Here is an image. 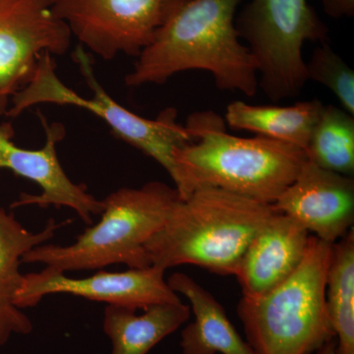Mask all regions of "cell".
<instances>
[{"label": "cell", "mask_w": 354, "mask_h": 354, "mask_svg": "<svg viewBox=\"0 0 354 354\" xmlns=\"http://www.w3.org/2000/svg\"><path fill=\"white\" fill-rule=\"evenodd\" d=\"M272 204L218 188H200L181 200L147 242L151 265L162 270L195 265L235 276L247 247L277 213Z\"/></svg>", "instance_id": "obj_3"}, {"label": "cell", "mask_w": 354, "mask_h": 354, "mask_svg": "<svg viewBox=\"0 0 354 354\" xmlns=\"http://www.w3.org/2000/svg\"><path fill=\"white\" fill-rule=\"evenodd\" d=\"M305 153L324 169L353 177L354 116L332 104L324 106Z\"/></svg>", "instance_id": "obj_19"}, {"label": "cell", "mask_w": 354, "mask_h": 354, "mask_svg": "<svg viewBox=\"0 0 354 354\" xmlns=\"http://www.w3.org/2000/svg\"><path fill=\"white\" fill-rule=\"evenodd\" d=\"M309 241V232L297 221L279 212L272 215L247 247L235 274L243 297H261L290 278Z\"/></svg>", "instance_id": "obj_13"}, {"label": "cell", "mask_w": 354, "mask_h": 354, "mask_svg": "<svg viewBox=\"0 0 354 354\" xmlns=\"http://www.w3.org/2000/svg\"><path fill=\"white\" fill-rule=\"evenodd\" d=\"M272 206L313 236L334 244L353 228L354 180L306 160Z\"/></svg>", "instance_id": "obj_12"}, {"label": "cell", "mask_w": 354, "mask_h": 354, "mask_svg": "<svg viewBox=\"0 0 354 354\" xmlns=\"http://www.w3.org/2000/svg\"><path fill=\"white\" fill-rule=\"evenodd\" d=\"M167 283L190 302L194 321L181 333L183 354H256L230 322L225 310L209 291L183 272Z\"/></svg>", "instance_id": "obj_15"}, {"label": "cell", "mask_w": 354, "mask_h": 354, "mask_svg": "<svg viewBox=\"0 0 354 354\" xmlns=\"http://www.w3.org/2000/svg\"><path fill=\"white\" fill-rule=\"evenodd\" d=\"M165 272L152 265L124 272L101 271L87 278L75 279L46 267L43 271L24 274L16 305L20 309L35 307L46 295L57 293L134 310L178 304L180 298L165 281Z\"/></svg>", "instance_id": "obj_10"}, {"label": "cell", "mask_w": 354, "mask_h": 354, "mask_svg": "<svg viewBox=\"0 0 354 354\" xmlns=\"http://www.w3.org/2000/svg\"><path fill=\"white\" fill-rule=\"evenodd\" d=\"M137 310L108 305L104 313V332L111 342V354H148L162 339L187 322L190 308L178 304L153 305Z\"/></svg>", "instance_id": "obj_16"}, {"label": "cell", "mask_w": 354, "mask_h": 354, "mask_svg": "<svg viewBox=\"0 0 354 354\" xmlns=\"http://www.w3.org/2000/svg\"><path fill=\"white\" fill-rule=\"evenodd\" d=\"M39 114L46 140L38 150L15 145L10 128L0 125V169H9L16 176L38 184L41 189L39 195L22 193L11 208L67 207L75 211L84 223L92 225L93 216L102 214V201L90 194L86 186L74 183L60 164L57 145L65 137L64 125L48 124L43 114Z\"/></svg>", "instance_id": "obj_11"}, {"label": "cell", "mask_w": 354, "mask_h": 354, "mask_svg": "<svg viewBox=\"0 0 354 354\" xmlns=\"http://www.w3.org/2000/svg\"><path fill=\"white\" fill-rule=\"evenodd\" d=\"M183 0H50L55 15L102 59L138 57Z\"/></svg>", "instance_id": "obj_8"}, {"label": "cell", "mask_w": 354, "mask_h": 354, "mask_svg": "<svg viewBox=\"0 0 354 354\" xmlns=\"http://www.w3.org/2000/svg\"><path fill=\"white\" fill-rule=\"evenodd\" d=\"M102 201L101 220L74 243L41 244L28 251L22 263H39L64 272L113 264L129 269L152 266L145 246L181 201L176 187L151 181L138 188H120Z\"/></svg>", "instance_id": "obj_4"}, {"label": "cell", "mask_w": 354, "mask_h": 354, "mask_svg": "<svg viewBox=\"0 0 354 354\" xmlns=\"http://www.w3.org/2000/svg\"><path fill=\"white\" fill-rule=\"evenodd\" d=\"M326 304L339 351L354 354V232L333 244Z\"/></svg>", "instance_id": "obj_18"}, {"label": "cell", "mask_w": 354, "mask_h": 354, "mask_svg": "<svg viewBox=\"0 0 354 354\" xmlns=\"http://www.w3.org/2000/svg\"><path fill=\"white\" fill-rule=\"evenodd\" d=\"M323 106L318 100L286 106H254L235 101L228 104L223 120L234 129L256 133L305 152Z\"/></svg>", "instance_id": "obj_17"}, {"label": "cell", "mask_w": 354, "mask_h": 354, "mask_svg": "<svg viewBox=\"0 0 354 354\" xmlns=\"http://www.w3.org/2000/svg\"><path fill=\"white\" fill-rule=\"evenodd\" d=\"M307 79L329 88L341 108L354 116V71L328 41L321 43L306 62Z\"/></svg>", "instance_id": "obj_20"}, {"label": "cell", "mask_w": 354, "mask_h": 354, "mask_svg": "<svg viewBox=\"0 0 354 354\" xmlns=\"http://www.w3.org/2000/svg\"><path fill=\"white\" fill-rule=\"evenodd\" d=\"M71 37L50 0H0V114L31 80L39 57L64 55Z\"/></svg>", "instance_id": "obj_9"}, {"label": "cell", "mask_w": 354, "mask_h": 354, "mask_svg": "<svg viewBox=\"0 0 354 354\" xmlns=\"http://www.w3.org/2000/svg\"><path fill=\"white\" fill-rule=\"evenodd\" d=\"M333 244L310 236L297 271L257 297H243L237 312L256 354H312L335 339L326 304Z\"/></svg>", "instance_id": "obj_5"}, {"label": "cell", "mask_w": 354, "mask_h": 354, "mask_svg": "<svg viewBox=\"0 0 354 354\" xmlns=\"http://www.w3.org/2000/svg\"><path fill=\"white\" fill-rule=\"evenodd\" d=\"M272 102L297 97L308 82L304 46L328 41V28L307 0H251L235 21Z\"/></svg>", "instance_id": "obj_7"}, {"label": "cell", "mask_w": 354, "mask_h": 354, "mask_svg": "<svg viewBox=\"0 0 354 354\" xmlns=\"http://www.w3.org/2000/svg\"><path fill=\"white\" fill-rule=\"evenodd\" d=\"M67 223L57 225L55 220H50L41 232H32L12 213L0 208V348L13 335H29L34 328L29 317L16 305L24 277L20 272L23 256L50 241L58 228Z\"/></svg>", "instance_id": "obj_14"}, {"label": "cell", "mask_w": 354, "mask_h": 354, "mask_svg": "<svg viewBox=\"0 0 354 354\" xmlns=\"http://www.w3.org/2000/svg\"><path fill=\"white\" fill-rule=\"evenodd\" d=\"M312 354H344L339 351V346H337V342L335 339L332 341L328 342L327 344H324L322 348L316 351L315 353Z\"/></svg>", "instance_id": "obj_22"}, {"label": "cell", "mask_w": 354, "mask_h": 354, "mask_svg": "<svg viewBox=\"0 0 354 354\" xmlns=\"http://www.w3.org/2000/svg\"><path fill=\"white\" fill-rule=\"evenodd\" d=\"M241 2H179L125 77L128 87L160 85L181 72L204 70L221 90L254 97L259 88L257 65L235 25Z\"/></svg>", "instance_id": "obj_1"}, {"label": "cell", "mask_w": 354, "mask_h": 354, "mask_svg": "<svg viewBox=\"0 0 354 354\" xmlns=\"http://www.w3.org/2000/svg\"><path fill=\"white\" fill-rule=\"evenodd\" d=\"M185 127L192 141L174 153V183L181 200L200 188H218L274 204L307 160L304 150L290 144L230 134L214 111L191 114Z\"/></svg>", "instance_id": "obj_2"}, {"label": "cell", "mask_w": 354, "mask_h": 354, "mask_svg": "<svg viewBox=\"0 0 354 354\" xmlns=\"http://www.w3.org/2000/svg\"><path fill=\"white\" fill-rule=\"evenodd\" d=\"M324 11L333 18L353 17L354 0H321Z\"/></svg>", "instance_id": "obj_21"}, {"label": "cell", "mask_w": 354, "mask_h": 354, "mask_svg": "<svg viewBox=\"0 0 354 354\" xmlns=\"http://www.w3.org/2000/svg\"><path fill=\"white\" fill-rule=\"evenodd\" d=\"M73 58L92 91V97L88 99L64 85L55 72L53 55L44 53L31 80L11 97L4 115L16 118L39 104L86 109L104 121L116 137L155 160L176 180L174 153L192 141L185 125L177 121L176 109H165L155 120L142 118L121 106L104 90L95 76L92 57L83 46L76 48Z\"/></svg>", "instance_id": "obj_6"}]
</instances>
